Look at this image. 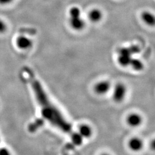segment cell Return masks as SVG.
<instances>
[{
  "label": "cell",
  "instance_id": "cell-9",
  "mask_svg": "<svg viewBox=\"0 0 155 155\" xmlns=\"http://www.w3.org/2000/svg\"><path fill=\"white\" fill-rule=\"evenodd\" d=\"M80 136L83 138H89L91 136L93 130L91 127L87 124H82L79 128Z\"/></svg>",
  "mask_w": 155,
  "mask_h": 155
},
{
  "label": "cell",
  "instance_id": "cell-16",
  "mask_svg": "<svg viewBox=\"0 0 155 155\" xmlns=\"http://www.w3.org/2000/svg\"><path fill=\"white\" fill-rule=\"evenodd\" d=\"M14 0H0V5H5L12 3Z\"/></svg>",
  "mask_w": 155,
  "mask_h": 155
},
{
  "label": "cell",
  "instance_id": "cell-8",
  "mask_svg": "<svg viewBox=\"0 0 155 155\" xmlns=\"http://www.w3.org/2000/svg\"><path fill=\"white\" fill-rule=\"evenodd\" d=\"M143 141L138 137H133L130 139L128 143L129 148L133 152H139L143 147Z\"/></svg>",
  "mask_w": 155,
  "mask_h": 155
},
{
  "label": "cell",
  "instance_id": "cell-13",
  "mask_svg": "<svg viewBox=\"0 0 155 155\" xmlns=\"http://www.w3.org/2000/svg\"><path fill=\"white\" fill-rule=\"evenodd\" d=\"M42 125V121L40 120H37L31 123L28 126V130L30 132L33 133L36 132L39 127Z\"/></svg>",
  "mask_w": 155,
  "mask_h": 155
},
{
  "label": "cell",
  "instance_id": "cell-15",
  "mask_svg": "<svg viewBox=\"0 0 155 155\" xmlns=\"http://www.w3.org/2000/svg\"><path fill=\"white\" fill-rule=\"evenodd\" d=\"M0 155H12L9 150L6 148H0Z\"/></svg>",
  "mask_w": 155,
  "mask_h": 155
},
{
  "label": "cell",
  "instance_id": "cell-6",
  "mask_svg": "<svg viewBox=\"0 0 155 155\" xmlns=\"http://www.w3.org/2000/svg\"><path fill=\"white\" fill-rule=\"evenodd\" d=\"M111 84L109 82L106 81H100L94 86L95 92L98 95H105L110 89Z\"/></svg>",
  "mask_w": 155,
  "mask_h": 155
},
{
  "label": "cell",
  "instance_id": "cell-10",
  "mask_svg": "<svg viewBox=\"0 0 155 155\" xmlns=\"http://www.w3.org/2000/svg\"><path fill=\"white\" fill-rule=\"evenodd\" d=\"M102 17V13L101 11L98 9H92L89 13V19L92 22H98L101 20Z\"/></svg>",
  "mask_w": 155,
  "mask_h": 155
},
{
  "label": "cell",
  "instance_id": "cell-11",
  "mask_svg": "<svg viewBox=\"0 0 155 155\" xmlns=\"http://www.w3.org/2000/svg\"><path fill=\"white\" fill-rule=\"evenodd\" d=\"M142 18L144 22L150 25H153L155 24V17L148 12H145L142 14Z\"/></svg>",
  "mask_w": 155,
  "mask_h": 155
},
{
  "label": "cell",
  "instance_id": "cell-17",
  "mask_svg": "<svg viewBox=\"0 0 155 155\" xmlns=\"http://www.w3.org/2000/svg\"><path fill=\"white\" fill-rule=\"evenodd\" d=\"M106 155V154H105V155Z\"/></svg>",
  "mask_w": 155,
  "mask_h": 155
},
{
  "label": "cell",
  "instance_id": "cell-5",
  "mask_svg": "<svg viewBox=\"0 0 155 155\" xmlns=\"http://www.w3.org/2000/svg\"><path fill=\"white\" fill-rule=\"evenodd\" d=\"M16 44L17 47L21 50H28L32 47L33 41L31 39L24 35H20L16 40Z\"/></svg>",
  "mask_w": 155,
  "mask_h": 155
},
{
  "label": "cell",
  "instance_id": "cell-3",
  "mask_svg": "<svg viewBox=\"0 0 155 155\" xmlns=\"http://www.w3.org/2000/svg\"><path fill=\"white\" fill-rule=\"evenodd\" d=\"M81 10L77 7H72L70 11L69 22L71 27L76 31H81L85 27V21L81 17Z\"/></svg>",
  "mask_w": 155,
  "mask_h": 155
},
{
  "label": "cell",
  "instance_id": "cell-14",
  "mask_svg": "<svg viewBox=\"0 0 155 155\" xmlns=\"http://www.w3.org/2000/svg\"><path fill=\"white\" fill-rule=\"evenodd\" d=\"M8 27L5 21L0 19V33H5Z\"/></svg>",
  "mask_w": 155,
  "mask_h": 155
},
{
  "label": "cell",
  "instance_id": "cell-1",
  "mask_svg": "<svg viewBox=\"0 0 155 155\" xmlns=\"http://www.w3.org/2000/svg\"><path fill=\"white\" fill-rule=\"evenodd\" d=\"M23 71L41 107V114L44 118L62 132L70 134L74 143L80 145L82 143V137L79 134L73 132L71 124L49 98L41 84L35 76L33 71L28 67H25Z\"/></svg>",
  "mask_w": 155,
  "mask_h": 155
},
{
  "label": "cell",
  "instance_id": "cell-2",
  "mask_svg": "<svg viewBox=\"0 0 155 155\" xmlns=\"http://www.w3.org/2000/svg\"><path fill=\"white\" fill-rule=\"evenodd\" d=\"M140 52L138 45H133L129 47H123L118 50V61L123 67L130 66V62L133 59V54H137Z\"/></svg>",
  "mask_w": 155,
  "mask_h": 155
},
{
  "label": "cell",
  "instance_id": "cell-4",
  "mask_svg": "<svg viewBox=\"0 0 155 155\" xmlns=\"http://www.w3.org/2000/svg\"><path fill=\"white\" fill-rule=\"evenodd\" d=\"M126 86L122 83H118L113 93V98L116 102H121L125 99L127 95Z\"/></svg>",
  "mask_w": 155,
  "mask_h": 155
},
{
  "label": "cell",
  "instance_id": "cell-12",
  "mask_svg": "<svg viewBox=\"0 0 155 155\" xmlns=\"http://www.w3.org/2000/svg\"><path fill=\"white\" fill-rule=\"evenodd\" d=\"M130 66L132 67L134 70L138 71L143 70L144 67V64L142 61L138 59H136L133 58L132 59V61L130 62Z\"/></svg>",
  "mask_w": 155,
  "mask_h": 155
},
{
  "label": "cell",
  "instance_id": "cell-7",
  "mask_svg": "<svg viewBox=\"0 0 155 155\" xmlns=\"http://www.w3.org/2000/svg\"><path fill=\"white\" fill-rule=\"evenodd\" d=\"M142 122V117L138 113H131L127 118V122L131 127H138Z\"/></svg>",
  "mask_w": 155,
  "mask_h": 155
}]
</instances>
